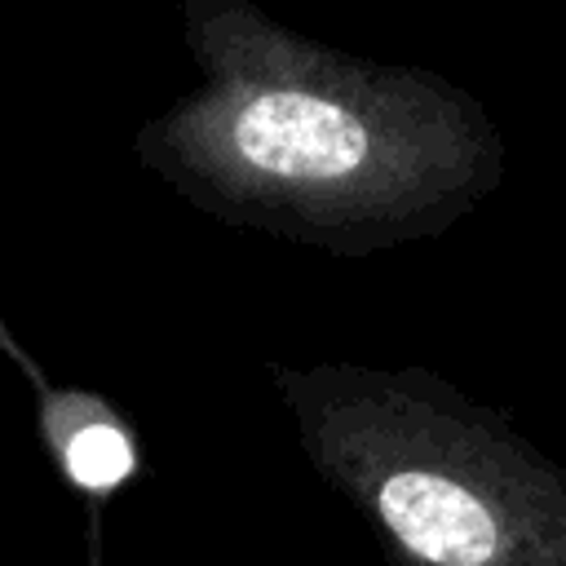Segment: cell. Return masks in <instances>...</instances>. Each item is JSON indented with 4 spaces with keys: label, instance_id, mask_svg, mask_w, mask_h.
<instances>
[{
    "label": "cell",
    "instance_id": "obj_3",
    "mask_svg": "<svg viewBox=\"0 0 566 566\" xmlns=\"http://www.w3.org/2000/svg\"><path fill=\"white\" fill-rule=\"evenodd\" d=\"M0 349L22 371L35 398V433L57 478L80 495L88 531H84V566H102V517L124 486L137 482L146 455L133 420L102 394L80 385H53L49 371L27 354V345L0 318Z\"/></svg>",
    "mask_w": 566,
    "mask_h": 566
},
{
    "label": "cell",
    "instance_id": "obj_2",
    "mask_svg": "<svg viewBox=\"0 0 566 566\" xmlns=\"http://www.w3.org/2000/svg\"><path fill=\"white\" fill-rule=\"evenodd\" d=\"M305 464L394 566H566V464L429 367L265 363Z\"/></svg>",
    "mask_w": 566,
    "mask_h": 566
},
{
    "label": "cell",
    "instance_id": "obj_1",
    "mask_svg": "<svg viewBox=\"0 0 566 566\" xmlns=\"http://www.w3.org/2000/svg\"><path fill=\"white\" fill-rule=\"evenodd\" d=\"M195 84L133 133L195 212L327 256L438 239L500 190L491 111L429 66L376 62L256 0H172Z\"/></svg>",
    "mask_w": 566,
    "mask_h": 566
}]
</instances>
